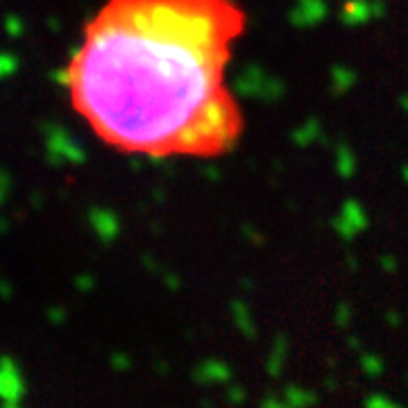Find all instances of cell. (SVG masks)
Listing matches in <instances>:
<instances>
[{"label":"cell","instance_id":"6da1fadb","mask_svg":"<svg viewBox=\"0 0 408 408\" xmlns=\"http://www.w3.org/2000/svg\"><path fill=\"white\" fill-rule=\"evenodd\" d=\"M245 30L236 0H109L68 64L73 107L127 154L230 152L245 118L227 66Z\"/></svg>","mask_w":408,"mask_h":408}]
</instances>
